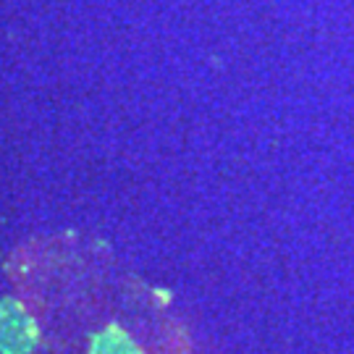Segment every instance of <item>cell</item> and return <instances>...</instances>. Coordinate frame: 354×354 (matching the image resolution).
Segmentation results:
<instances>
[{
    "instance_id": "obj_2",
    "label": "cell",
    "mask_w": 354,
    "mask_h": 354,
    "mask_svg": "<svg viewBox=\"0 0 354 354\" xmlns=\"http://www.w3.org/2000/svg\"><path fill=\"white\" fill-rule=\"evenodd\" d=\"M84 354H147V349L124 323H105L89 333Z\"/></svg>"
},
{
    "instance_id": "obj_1",
    "label": "cell",
    "mask_w": 354,
    "mask_h": 354,
    "mask_svg": "<svg viewBox=\"0 0 354 354\" xmlns=\"http://www.w3.org/2000/svg\"><path fill=\"white\" fill-rule=\"evenodd\" d=\"M42 344L37 313L19 297L0 299V354H35Z\"/></svg>"
}]
</instances>
